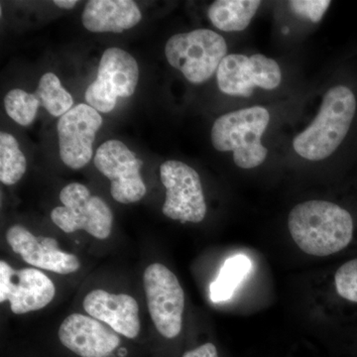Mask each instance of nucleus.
<instances>
[{
  "instance_id": "f257e3e1",
  "label": "nucleus",
  "mask_w": 357,
  "mask_h": 357,
  "mask_svg": "<svg viewBox=\"0 0 357 357\" xmlns=\"http://www.w3.org/2000/svg\"><path fill=\"white\" fill-rule=\"evenodd\" d=\"M288 229L301 250L328 257L356 244L357 217L342 204L312 199L294 206L289 213Z\"/></svg>"
},
{
  "instance_id": "f03ea898",
  "label": "nucleus",
  "mask_w": 357,
  "mask_h": 357,
  "mask_svg": "<svg viewBox=\"0 0 357 357\" xmlns=\"http://www.w3.org/2000/svg\"><path fill=\"white\" fill-rule=\"evenodd\" d=\"M357 117V95L351 86L337 84L326 91L314 121L296 136V153L309 161L332 156L351 133Z\"/></svg>"
},
{
  "instance_id": "7ed1b4c3",
  "label": "nucleus",
  "mask_w": 357,
  "mask_h": 357,
  "mask_svg": "<svg viewBox=\"0 0 357 357\" xmlns=\"http://www.w3.org/2000/svg\"><path fill=\"white\" fill-rule=\"evenodd\" d=\"M270 121L263 107L236 110L218 117L211 131L213 146L220 152H232L234 161L241 169H253L267 158L268 150L261 138Z\"/></svg>"
},
{
  "instance_id": "20e7f679",
  "label": "nucleus",
  "mask_w": 357,
  "mask_h": 357,
  "mask_svg": "<svg viewBox=\"0 0 357 357\" xmlns=\"http://www.w3.org/2000/svg\"><path fill=\"white\" fill-rule=\"evenodd\" d=\"M227 53L225 38L210 29L173 35L165 46L169 64L180 70L190 83L196 84L213 77Z\"/></svg>"
},
{
  "instance_id": "39448f33",
  "label": "nucleus",
  "mask_w": 357,
  "mask_h": 357,
  "mask_svg": "<svg viewBox=\"0 0 357 357\" xmlns=\"http://www.w3.org/2000/svg\"><path fill=\"white\" fill-rule=\"evenodd\" d=\"M60 201L64 204L51 211L52 222L66 234L84 230L98 239H107L114 225V213L107 203L89 188L72 183L63 188Z\"/></svg>"
},
{
  "instance_id": "423d86ee",
  "label": "nucleus",
  "mask_w": 357,
  "mask_h": 357,
  "mask_svg": "<svg viewBox=\"0 0 357 357\" xmlns=\"http://www.w3.org/2000/svg\"><path fill=\"white\" fill-rule=\"evenodd\" d=\"M138 79L139 67L135 59L122 49H107L100 59L98 77L86 89L84 98L89 107L109 114L119 98L133 95Z\"/></svg>"
},
{
  "instance_id": "0eeeda50",
  "label": "nucleus",
  "mask_w": 357,
  "mask_h": 357,
  "mask_svg": "<svg viewBox=\"0 0 357 357\" xmlns=\"http://www.w3.org/2000/svg\"><path fill=\"white\" fill-rule=\"evenodd\" d=\"M145 295L150 316L162 337L172 340L182 331L185 292L177 276L165 265L154 263L145 269Z\"/></svg>"
},
{
  "instance_id": "6e6552de",
  "label": "nucleus",
  "mask_w": 357,
  "mask_h": 357,
  "mask_svg": "<svg viewBox=\"0 0 357 357\" xmlns=\"http://www.w3.org/2000/svg\"><path fill=\"white\" fill-rule=\"evenodd\" d=\"M160 178L166 188L163 215L181 222H203L208 208L198 172L184 162L170 160L160 166Z\"/></svg>"
},
{
  "instance_id": "1a4fd4ad",
  "label": "nucleus",
  "mask_w": 357,
  "mask_h": 357,
  "mask_svg": "<svg viewBox=\"0 0 357 357\" xmlns=\"http://www.w3.org/2000/svg\"><path fill=\"white\" fill-rule=\"evenodd\" d=\"M218 89L225 95L250 98L255 88L272 91L282 82L278 63L262 54L251 57L243 54H229L217 70Z\"/></svg>"
},
{
  "instance_id": "9d476101",
  "label": "nucleus",
  "mask_w": 357,
  "mask_h": 357,
  "mask_svg": "<svg viewBox=\"0 0 357 357\" xmlns=\"http://www.w3.org/2000/svg\"><path fill=\"white\" fill-rule=\"evenodd\" d=\"M96 169L109 178L110 194L121 204H132L144 198L147 189L141 177L142 160L123 142L116 139L105 141L96 150Z\"/></svg>"
},
{
  "instance_id": "9b49d317",
  "label": "nucleus",
  "mask_w": 357,
  "mask_h": 357,
  "mask_svg": "<svg viewBox=\"0 0 357 357\" xmlns=\"http://www.w3.org/2000/svg\"><path fill=\"white\" fill-rule=\"evenodd\" d=\"M102 117L89 105H77L60 117L57 124L59 150L63 163L73 170L88 165L93 157L96 132Z\"/></svg>"
},
{
  "instance_id": "f8f14e48",
  "label": "nucleus",
  "mask_w": 357,
  "mask_h": 357,
  "mask_svg": "<svg viewBox=\"0 0 357 357\" xmlns=\"http://www.w3.org/2000/svg\"><path fill=\"white\" fill-rule=\"evenodd\" d=\"M55 294L53 281L43 272L35 268L15 270L4 260L0 261V302H9L13 314L43 309Z\"/></svg>"
},
{
  "instance_id": "ddd939ff",
  "label": "nucleus",
  "mask_w": 357,
  "mask_h": 357,
  "mask_svg": "<svg viewBox=\"0 0 357 357\" xmlns=\"http://www.w3.org/2000/svg\"><path fill=\"white\" fill-rule=\"evenodd\" d=\"M6 241L25 262L40 269L67 275L74 273L81 267L79 258L61 250L56 239L34 236L22 225L9 227Z\"/></svg>"
},
{
  "instance_id": "4468645a",
  "label": "nucleus",
  "mask_w": 357,
  "mask_h": 357,
  "mask_svg": "<svg viewBox=\"0 0 357 357\" xmlns=\"http://www.w3.org/2000/svg\"><path fill=\"white\" fill-rule=\"evenodd\" d=\"M59 338L65 347L81 357H105L121 344L112 328L81 314L64 319L59 328Z\"/></svg>"
},
{
  "instance_id": "2eb2a0df",
  "label": "nucleus",
  "mask_w": 357,
  "mask_h": 357,
  "mask_svg": "<svg viewBox=\"0 0 357 357\" xmlns=\"http://www.w3.org/2000/svg\"><path fill=\"white\" fill-rule=\"evenodd\" d=\"M84 309L89 317L105 323L126 337L135 338L139 335V307L131 296L98 289L86 296Z\"/></svg>"
},
{
  "instance_id": "dca6fc26",
  "label": "nucleus",
  "mask_w": 357,
  "mask_h": 357,
  "mask_svg": "<svg viewBox=\"0 0 357 357\" xmlns=\"http://www.w3.org/2000/svg\"><path fill=\"white\" fill-rule=\"evenodd\" d=\"M139 7L131 0H91L82 14V22L93 33H121L138 24Z\"/></svg>"
},
{
  "instance_id": "f3484780",
  "label": "nucleus",
  "mask_w": 357,
  "mask_h": 357,
  "mask_svg": "<svg viewBox=\"0 0 357 357\" xmlns=\"http://www.w3.org/2000/svg\"><path fill=\"white\" fill-rule=\"evenodd\" d=\"M260 6L259 0H217L208 7V20L222 31H243L250 24Z\"/></svg>"
},
{
  "instance_id": "a211bd4d",
  "label": "nucleus",
  "mask_w": 357,
  "mask_h": 357,
  "mask_svg": "<svg viewBox=\"0 0 357 357\" xmlns=\"http://www.w3.org/2000/svg\"><path fill=\"white\" fill-rule=\"evenodd\" d=\"M252 263L248 256L238 255L225 260L220 268L217 279L210 287L211 300L215 303L229 300L250 272Z\"/></svg>"
},
{
  "instance_id": "6ab92c4d",
  "label": "nucleus",
  "mask_w": 357,
  "mask_h": 357,
  "mask_svg": "<svg viewBox=\"0 0 357 357\" xmlns=\"http://www.w3.org/2000/svg\"><path fill=\"white\" fill-rule=\"evenodd\" d=\"M34 93L39 98L41 107L53 116L62 117L73 109V96L53 73H47L41 77Z\"/></svg>"
},
{
  "instance_id": "aec40b11",
  "label": "nucleus",
  "mask_w": 357,
  "mask_h": 357,
  "mask_svg": "<svg viewBox=\"0 0 357 357\" xmlns=\"http://www.w3.org/2000/svg\"><path fill=\"white\" fill-rule=\"evenodd\" d=\"M27 169V161L20 143L7 132L0 133V181L6 185L20 182Z\"/></svg>"
},
{
  "instance_id": "412c9836",
  "label": "nucleus",
  "mask_w": 357,
  "mask_h": 357,
  "mask_svg": "<svg viewBox=\"0 0 357 357\" xmlns=\"http://www.w3.org/2000/svg\"><path fill=\"white\" fill-rule=\"evenodd\" d=\"M4 107L13 121L20 126H28L36 119L41 103L35 93L15 89L6 96Z\"/></svg>"
},
{
  "instance_id": "4be33fe9",
  "label": "nucleus",
  "mask_w": 357,
  "mask_h": 357,
  "mask_svg": "<svg viewBox=\"0 0 357 357\" xmlns=\"http://www.w3.org/2000/svg\"><path fill=\"white\" fill-rule=\"evenodd\" d=\"M333 286L337 297L357 310V256L342 263L335 270Z\"/></svg>"
},
{
  "instance_id": "5701e85b",
  "label": "nucleus",
  "mask_w": 357,
  "mask_h": 357,
  "mask_svg": "<svg viewBox=\"0 0 357 357\" xmlns=\"http://www.w3.org/2000/svg\"><path fill=\"white\" fill-rule=\"evenodd\" d=\"M331 4L330 0H292L288 2L289 8L293 13L312 23L323 20Z\"/></svg>"
},
{
  "instance_id": "b1692460",
  "label": "nucleus",
  "mask_w": 357,
  "mask_h": 357,
  "mask_svg": "<svg viewBox=\"0 0 357 357\" xmlns=\"http://www.w3.org/2000/svg\"><path fill=\"white\" fill-rule=\"evenodd\" d=\"M182 357H220L217 347L213 342H206L198 347L190 349Z\"/></svg>"
},
{
  "instance_id": "393cba45",
  "label": "nucleus",
  "mask_w": 357,
  "mask_h": 357,
  "mask_svg": "<svg viewBox=\"0 0 357 357\" xmlns=\"http://www.w3.org/2000/svg\"><path fill=\"white\" fill-rule=\"evenodd\" d=\"M53 3L60 8L72 9L79 3V1H76V0H54Z\"/></svg>"
},
{
  "instance_id": "a878e982",
  "label": "nucleus",
  "mask_w": 357,
  "mask_h": 357,
  "mask_svg": "<svg viewBox=\"0 0 357 357\" xmlns=\"http://www.w3.org/2000/svg\"><path fill=\"white\" fill-rule=\"evenodd\" d=\"M352 354H354V357H357V345L354 347V351H352Z\"/></svg>"
}]
</instances>
